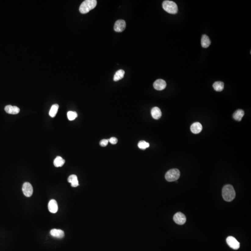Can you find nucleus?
Returning a JSON list of instances; mask_svg holds the SVG:
<instances>
[{
	"label": "nucleus",
	"mask_w": 251,
	"mask_h": 251,
	"mask_svg": "<svg viewBox=\"0 0 251 251\" xmlns=\"http://www.w3.org/2000/svg\"><path fill=\"white\" fill-rule=\"evenodd\" d=\"M222 197L225 201L231 202L235 198L236 193L234 187L231 185H225L222 189Z\"/></svg>",
	"instance_id": "obj_1"
},
{
	"label": "nucleus",
	"mask_w": 251,
	"mask_h": 251,
	"mask_svg": "<svg viewBox=\"0 0 251 251\" xmlns=\"http://www.w3.org/2000/svg\"><path fill=\"white\" fill-rule=\"evenodd\" d=\"M97 5L96 0H86L83 2L79 8V11L81 14H86L94 9Z\"/></svg>",
	"instance_id": "obj_2"
},
{
	"label": "nucleus",
	"mask_w": 251,
	"mask_h": 251,
	"mask_svg": "<svg viewBox=\"0 0 251 251\" xmlns=\"http://www.w3.org/2000/svg\"><path fill=\"white\" fill-rule=\"evenodd\" d=\"M162 7L164 10L169 14H175L178 12V6L173 1H165L162 3Z\"/></svg>",
	"instance_id": "obj_3"
},
{
	"label": "nucleus",
	"mask_w": 251,
	"mask_h": 251,
	"mask_svg": "<svg viewBox=\"0 0 251 251\" xmlns=\"http://www.w3.org/2000/svg\"><path fill=\"white\" fill-rule=\"evenodd\" d=\"M180 174V171L178 169H170L166 174L165 178L168 181H175L179 179Z\"/></svg>",
	"instance_id": "obj_4"
},
{
	"label": "nucleus",
	"mask_w": 251,
	"mask_h": 251,
	"mask_svg": "<svg viewBox=\"0 0 251 251\" xmlns=\"http://www.w3.org/2000/svg\"><path fill=\"white\" fill-rule=\"evenodd\" d=\"M227 243L231 248L237 250L240 247V243L233 236H229L227 238Z\"/></svg>",
	"instance_id": "obj_5"
},
{
	"label": "nucleus",
	"mask_w": 251,
	"mask_h": 251,
	"mask_svg": "<svg viewBox=\"0 0 251 251\" xmlns=\"http://www.w3.org/2000/svg\"><path fill=\"white\" fill-rule=\"evenodd\" d=\"M174 221L176 224L182 225L186 223L187 219L186 216L183 213L181 212H178L174 214Z\"/></svg>",
	"instance_id": "obj_6"
},
{
	"label": "nucleus",
	"mask_w": 251,
	"mask_h": 251,
	"mask_svg": "<svg viewBox=\"0 0 251 251\" xmlns=\"http://www.w3.org/2000/svg\"><path fill=\"white\" fill-rule=\"evenodd\" d=\"M23 192L24 195L27 197L31 196L33 192V188L31 184L29 182H25L23 186Z\"/></svg>",
	"instance_id": "obj_7"
},
{
	"label": "nucleus",
	"mask_w": 251,
	"mask_h": 251,
	"mask_svg": "<svg viewBox=\"0 0 251 251\" xmlns=\"http://www.w3.org/2000/svg\"><path fill=\"white\" fill-rule=\"evenodd\" d=\"M126 27V23L125 21L119 20L115 22L114 26V30L117 32H121L123 31Z\"/></svg>",
	"instance_id": "obj_8"
},
{
	"label": "nucleus",
	"mask_w": 251,
	"mask_h": 251,
	"mask_svg": "<svg viewBox=\"0 0 251 251\" xmlns=\"http://www.w3.org/2000/svg\"><path fill=\"white\" fill-rule=\"evenodd\" d=\"M167 83L165 81L162 79L157 80L153 83V87L156 90H163L166 87Z\"/></svg>",
	"instance_id": "obj_9"
},
{
	"label": "nucleus",
	"mask_w": 251,
	"mask_h": 251,
	"mask_svg": "<svg viewBox=\"0 0 251 251\" xmlns=\"http://www.w3.org/2000/svg\"><path fill=\"white\" fill-rule=\"evenodd\" d=\"M48 208L49 212L51 213H56L58 210V206L56 201L55 199H51L50 200L48 204Z\"/></svg>",
	"instance_id": "obj_10"
},
{
	"label": "nucleus",
	"mask_w": 251,
	"mask_h": 251,
	"mask_svg": "<svg viewBox=\"0 0 251 251\" xmlns=\"http://www.w3.org/2000/svg\"><path fill=\"white\" fill-rule=\"evenodd\" d=\"M5 110L9 114H16L20 112V109L16 106L7 105L5 107Z\"/></svg>",
	"instance_id": "obj_11"
},
{
	"label": "nucleus",
	"mask_w": 251,
	"mask_h": 251,
	"mask_svg": "<svg viewBox=\"0 0 251 251\" xmlns=\"http://www.w3.org/2000/svg\"><path fill=\"white\" fill-rule=\"evenodd\" d=\"M50 235L54 237L62 238L64 236V232L62 230L53 229L50 231Z\"/></svg>",
	"instance_id": "obj_12"
},
{
	"label": "nucleus",
	"mask_w": 251,
	"mask_h": 251,
	"mask_svg": "<svg viewBox=\"0 0 251 251\" xmlns=\"http://www.w3.org/2000/svg\"><path fill=\"white\" fill-rule=\"evenodd\" d=\"M202 125L199 122H195L191 126V130L192 133L195 134H199L202 131Z\"/></svg>",
	"instance_id": "obj_13"
},
{
	"label": "nucleus",
	"mask_w": 251,
	"mask_h": 251,
	"mask_svg": "<svg viewBox=\"0 0 251 251\" xmlns=\"http://www.w3.org/2000/svg\"><path fill=\"white\" fill-rule=\"evenodd\" d=\"M151 114L152 118L154 119L158 120L161 117L162 113L161 110L158 107H154L151 110Z\"/></svg>",
	"instance_id": "obj_14"
},
{
	"label": "nucleus",
	"mask_w": 251,
	"mask_h": 251,
	"mask_svg": "<svg viewBox=\"0 0 251 251\" xmlns=\"http://www.w3.org/2000/svg\"><path fill=\"white\" fill-rule=\"evenodd\" d=\"M211 43V41L207 35L206 34L202 35L201 39V44L203 48H208L210 46Z\"/></svg>",
	"instance_id": "obj_15"
},
{
	"label": "nucleus",
	"mask_w": 251,
	"mask_h": 251,
	"mask_svg": "<svg viewBox=\"0 0 251 251\" xmlns=\"http://www.w3.org/2000/svg\"><path fill=\"white\" fill-rule=\"evenodd\" d=\"M68 181L70 183L71 186L74 188L78 187L79 186V181L77 176L74 174H72L69 176L68 178Z\"/></svg>",
	"instance_id": "obj_16"
},
{
	"label": "nucleus",
	"mask_w": 251,
	"mask_h": 251,
	"mask_svg": "<svg viewBox=\"0 0 251 251\" xmlns=\"http://www.w3.org/2000/svg\"><path fill=\"white\" fill-rule=\"evenodd\" d=\"M244 112L243 110L238 109L235 112V113L233 114V118L235 120L237 121H241L244 115Z\"/></svg>",
	"instance_id": "obj_17"
},
{
	"label": "nucleus",
	"mask_w": 251,
	"mask_h": 251,
	"mask_svg": "<svg viewBox=\"0 0 251 251\" xmlns=\"http://www.w3.org/2000/svg\"><path fill=\"white\" fill-rule=\"evenodd\" d=\"M224 84L222 81H216L213 84L214 90L217 92H221L224 89Z\"/></svg>",
	"instance_id": "obj_18"
},
{
	"label": "nucleus",
	"mask_w": 251,
	"mask_h": 251,
	"mask_svg": "<svg viewBox=\"0 0 251 251\" xmlns=\"http://www.w3.org/2000/svg\"><path fill=\"white\" fill-rule=\"evenodd\" d=\"M65 162V160L61 156H57L54 161V164L56 167H61Z\"/></svg>",
	"instance_id": "obj_19"
},
{
	"label": "nucleus",
	"mask_w": 251,
	"mask_h": 251,
	"mask_svg": "<svg viewBox=\"0 0 251 251\" xmlns=\"http://www.w3.org/2000/svg\"><path fill=\"white\" fill-rule=\"evenodd\" d=\"M125 71L123 70H120L117 71L114 74L113 77V81H117L120 80L122 79L124 77Z\"/></svg>",
	"instance_id": "obj_20"
},
{
	"label": "nucleus",
	"mask_w": 251,
	"mask_h": 251,
	"mask_svg": "<svg viewBox=\"0 0 251 251\" xmlns=\"http://www.w3.org/2000/svg\"><path fill=\"white\" fill-rule=\"evenodd\" d=\"M59 109V105L57 104H55L52 106L50 111H49V115L51 117H55Z\"/></svg>",
	"instance_id": "obj_21"
},
{
	"label": "nucleus",
	"mask_w": 251,
	"mask_h": 251,
	"mask_svg": "<svg viewBox=\"0 0 251 251\" xmlns=\"http://www.w3.org/2000/svg\"><path fill=\"white\" fill-rule=\"evenodd\" d=\"M149 144L144 141H141L138 143V146L141 149H145L149 147Z\"/></svg>",
	"instance_id": "obj_22"
},
{
	"label": "nucleus",
	"mask_w": 251,
	"mask_h": 251,
	"mask_svg": "<svg viewBox=\"0 0 251 251\" xmlns=\"http://www.w3.org/2000/svg\"><path fill=\"white\" fill-rule=\"evenodd\" d=\"M67 117L70 120H73L77 117V113L74 111H69L67 112Z\"/></svg>",
	"instance_id": "obj_23"
},
{
	"label": "nucleus",
	"mask_w": 251,
	"mask_h": 251,
	"mask_svg": "<svg viewBox=\"0 0 251 251\" xmlns=\"http://www.w3.org/2000/svg\"><path fill=\"white\" fill-rule=\"evenodd\" d=\"M109 142V140L103 139V140H102V141L100 142V144L102 147H105L108 145Z\"/></svg>",
	"instance_id": "obj_24"
},
{
	"label": "nucleus",
	"mask_w": 251,
	"mask_h": 251,
	"mask_svg": "<svg viewBox=\"0 0 251 251\" xmlns=\"http://www.w3.org/2000/svg\"><path fill=\"white\" fill-rule=\"evenodd\" d=\"M109 142L112 144H116L117 143L118 140L115 137H111L110 139H109Z\"/></svg>",
	"instance_id": "obj_25"
}]
</instances>
